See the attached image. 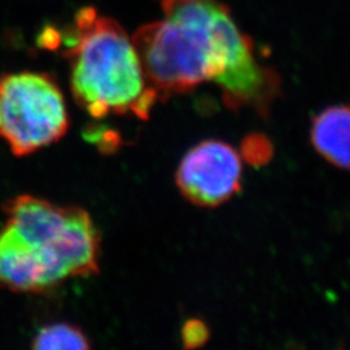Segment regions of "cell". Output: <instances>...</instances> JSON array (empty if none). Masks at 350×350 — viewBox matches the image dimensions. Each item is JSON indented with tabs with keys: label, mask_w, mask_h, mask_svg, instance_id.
<instances>
[{
	"label": "cell",
	"mask_w": 350,
	"mask_h": 350,
	"mask_svg": "<svg viewBox=\"0 0 350 350\" xmlns=\"http://www.w3.org/2000/svg\"><path fill=\"white\" fill-rule=\"evenodd\" d=\"M182 338L188 349L200 348L209 338V329L200 319H191L185 323Z\"/></svg>",
	"instance_id": "obj_9"
},
{
	"label": "cell",
	"mask_w": 350,
	"mask_h": 350,
	"mask_svg": "<svg viewBox=\"0 0 350 350\" xmlns=\"http://www.w3.org/2000/svg\"><path fill=\"white\" fill-rule=\"evenodd\" d=\"M68 126L63 92L50 75L24 72L0 78V139L16 156L56 143Z\"/></svg>",
	"instance_id": "obj_4"
},
{
	"label": "cell",
	"mask_w": 350,
	"mask_h": 350,
	"mask_svg": "<svg viewBox=\"0 0 350 350\" xmlns=\"http://www.w3.org/2000/svg\"><path fill=\"white\" fill-rule=\"evenodd\" d=\"M241 154L250 165L269 163L273 156V146L266 137L252 134L244 139L241 144Z\"/></svg>",
	"instance_id": "obj_8"
},
{
	"label": "cell",
	"mask_w": 350,
	"mask_h": 350,
	"mask_svg": "<svg viewBox=\"0 0 350 350\" xmlns=\"http://www.w3.org/2000/svg\"><path fill=\"white\" fill-rule=\"evenodd\" d=\"M243 163L238 150L222 140H204L188 150L175 182L195 205L212 208L230 200L241 187Z\"/></svg>",
	"instance_id": "obj_5"
},
{
	"label": "cell",
	"mask_w": 350,
	"mask_h": 350,
	"mask_svg": "<svg viewBox=\"0 0 350 350\" xmlns=\"http://www.w3.org/2000/svg\"><path fill=\"white\" fill-rule=\"evenodd\" d=\"M33 349L85 350L90 349L88 336L78 327L69 323L43 327L33 341Z\"/></svg>",
	"instance_id": "obj_7"
},
{
	"label": "cell",
	"mask_w": 350,
	"mask_h": 350,
	"mask_svg": "<svg viewBox=\"0 0 350 350\" xmlns=\"http://www.w3.org/2000/svg\"><path fill=\"white\" fill-rule=\"evenodd\" d=\"M4 212V228L24 245L49 291L99 271L100 234L82 208L24 195L8 201Z\"/></svg>",
	"instance_id": "obj_3"
},
{
	"label": "cell",
	"mask_w": 350,
	"mask_h": 350,
	"mask_svg": "<svg viewBox=\"0 0 350 350\" xmlns=\"http://www.w3.org/2000/svg\"><path fill=\"white\" fill-rule=\"evenodd\" d=\"M75 101L95 118L109 114L148 120L156 92L125 29L92 7L79 10L64 36Z\"/></svg>",
	"instance_id": "obj_2"
},
{
	"label": "cell",
	"mask_w": 350,
	"mask_h": 350,
	"mask_svg": "<svg viewBox=\"0 0 350 350\" xmlns=\"http://www.w3.org/2000/svg\"><path fill=\"white\" fill-rule=\"evenodd\" d=\"M165 20L140 26L133 37L147 83L159 99L217 83L226 105L267 116L282 81L263 66L253 42L218 0H161Z\"/></svg>",
	"instance_id": "obj_1"
},
{
	"label": "cell",
	"mask_w": 350,
	"mask_h": 350,
	"mask_svg": "<svg viewBox=\"0 0 350 350\" xmlns=\"http://www.w3.org/2000/svg\"><path fill=\"white\" fill-rule=\"evenodd\" d=\"M349 108L335 105L314 118L310 140L315 150L338 169H349Z\"/></svg>",
	"instance_id": "obj_6"
}]
</instances>
